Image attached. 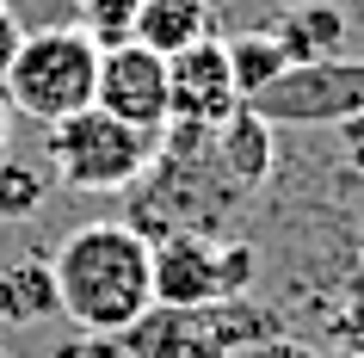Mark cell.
Returning a JSON list of instances; mask_svg holds the SVG:
<instances>
[{
	"label": "cell",
	"mask_w": 364,
	"mask_h": 358,
	"mask_svg": "<svg viewBox=\"0 0 364 358\" xmlns=\"http://www.w3.org/2000/svg\"><path fill=\"white\" fill-rule=\"evenodd\" d=\"M340 334L352 339V346H364V272H352V284H346V309H340Z\"/></svg>",
	"instance_id": "obj_17"
},
{
	"label": "cell",
	"mask_w": 364,
	"mask_h": 358,
	"mask_svg": "<svg viewBox=\"0 0 364 358\" xmlns=\"http://www.w3.org/2000/svg\"><path fill=\"white\" fill-rule=\"evenodd\" d=\"M99 87V43L80 31V25H43V31H25L6 75H0V93L13 105V117H31V124H62L93 105Z\"/></svg>",
	"instance_id": "obj_2"
},
{
	"label": "cell",
	"mask_w": 364,
	"mask_h": 358,
	"mask_svg": "<svg viewBox=\"0 0 364 358\" xmlns=\"http://www.w3.org/2000/svg\"><path fill=\"white\" fill-rule=\"evenodd\" d=\"M216 161H223V173H229L241 191L266 186L272 179V124L266 117H253L247 105L229 117V124H216Z\"/></svg>",
	"instance_id": "obj_10"
},
{
	"label": "cell",
	"mask_w": 364,
	"mask_h": 358,
	"mask_svg": "<svg viewBox=\"0 0 364 358\" xmlns=\"http://www.w3.org/2000/svg\"><path fill=\"white\" fill-rule=\"evenodd\" d=\"M340 31H346L340 13H333V6H315V13H303L278 43H284L290 62H321V56H340Z\"/></svg>",
	"instance_id": "obj_14"
},
{
	"label": "cell",
	"mask_w": 364,
	"mask_h": 358,
	"mask_svg": "<svg viewBox=\"0 0 364 358\" xmlns=\"http://www.w3.org/2000/svg\"><path fill=\"white\" fill-rule=\"evenodd\" d=\"M117 339H124L130 358H229L210 327V309H161L154 302L149 315L136 327H124Z\"/></svg>",
	"instance_id": "obj_8"
},
{
	"label": "cell",
	"mask_w": 364,
	"mask_h": 358,
	"mask_svg": "<svg viewBox=\"0 0 364 358\" xmlns=\"http://www.w3.org/2000/svg\"><path fill=\"white\" fill-rule=\"evenodd\" d=\"M50 358H130V352H124V339H117V334H80V327H75L62 346H50Z\"/></svg>",
	"instance_id": "obj_16"
},
{
	"label": "cell",
	"mask_w": 364,
	"mask_h": 358,
	"mask_svg": "<svg viewBox=\"0 0 364 358\" xmlns=\"http://www.w3.org/2000/svg\"><path fill=\"white\" fill-rule=\"evenodd\" d=\"M253 117L272 130H340L346 117H364V62L321 56V62H290L284 75L247 99Z\"/></svg>",
	"instance_id": "obj_5"
},
{
	"label": "cell",
	"mask_w": 364,
	"mask_h": 358,
	"mask_svg": "<svg viewBox=\"0 0 364 358\" xmlns=\"http://www.w3.org/2000/svg\"><path fill=\"white\" fill-rule=\"evenodd\" d=\"M235 358H315V352L296 346V339H284V334H272V339H259V346H247V352H235Z\"/></svg>",
	"instance_id": "obj_18"
},
{
	"label": "cell",
	"mask_w": 364,
	"mask_h": 358,
	"mask_svg": "<svg viewBox=\"0 0 364 358\" xmlns=\"http://www.w3.org/2000/svg\"><path fill=\"white\" fill-rule=\"evenodd\" d=\"M19 38H25V25H19V13L0 0V75H6V62H13V50H19Z\"/></svg>",
	"instance_id": "obj_19"
},
{
	"label": "cell",
	"mask_w": 364,
	"mask_h": 358,
	"mask_svg": "<svg viewBox=\"0 0 364 358\" xmlns=\"http://www.w3.org/2000/svg\"><path fill=\"white\" fill-rule=\"evenodd\" d=\"M6 142H13V105H6V93H0V154H6Z\"/></svg>",
	"instance_id": "obj_21"
},
{
	"label": "cell",
	"mask_w": 364,
	"mask_h": 358,
	"mask_svg": "<svg viewBox=\"0 0 364 358\" xmlns=\"http://www.w3.org/2000/svg\"><path fill=\"white\" fill-rule=\"evenodd\" d=\"M340 136H346V149H352V161H364V117H346Z\"/></svg>",
	"instance_id": "obj_20"
},
{
	"label": "cell",
	"mask_w": 364,
	"mask_h": 358,
	"mask_svg": "<svg viewBox=\"0 0 364 358\" xmlns=\"http://www.w3.org/2000/svg\"><path fill=\"white\" fill-rule=\"evenodd\" d=\"M229 50V75H235V87H241V105H247L259 87H272V80L290 68V56H284V43L278 38H266V31H247V38H235V43H223Z\"/></svg>",
	"instance_id": "obj_12"
},
{
	"label": "cell",
	"mask_w": 364,
	"mask_h": 358,
	"mask_svg": "<svg viewBox=\"0 0 364 358\" xmlns=\"http://www.w3.org/2000/svg\"><path fill=\"white\" fill-rule=\"evenodd\" d=\"M253 247L223 241V235H161L149 241L154 302L161 309H216L235 302L253 284Z\"/></svg>",
	"instance_id": "obj_4"
},
{
	"label": "cell",
	"mask_w": 364,
	"mask_h": 358,
	"mask_svg": "<svg viewBox=\"0 0 364 358\" xmlns=\"http://www.w3.org/2000/svg\"><path fill=\"white\" fill-rule=\"evenodd\" d=\"M43 198H50V173L0 154V223H31L43 210Z\"/></svg>",
	"instance_id": "obj_13"
},
{
	"label": "cell",
	"mask_w": 364,
	"mask_h": 358,
	"mask_svg": "<svg viewBox=\"0 0 364 358\" xmlns=\"http://www.w3.org/2000/svg\"><path fill=\"white\" fill-rule=\"evenodd\" d=\"M154 142L161 136H142L130 124H117L112 112H87L62 117L43 130V154H50V179H62L68 191H136V179L149 173Z\"/></svg>",
	"instance_id": "obj_3"
},
{
	"label": "cell",
	"mask_w": 364,
	"mask_h": 358,
	"mask_svg": "<svg viewBox=\"0 0 364 358\" xmlns=\"http://www.w3.org/2000/svg\"><path fill=\"white\" fill-rule=\"evenodd\" d=\"M68 6H75L80 31L105 50V43H124V38H130V19H136L142 0H68Z\"/></svg>",
	"instance_id": "obj_15"
},
{
	"label": "cell",
	"mask_w": 364,
	"mask_h": 358,
	"mask_svg": "<svg viewBox=\"0 0 364 358\" xmlns=\"http://www.w3.org/2000/svg\"><path fill=\"white\" fill-rule=\"evenodd\" d=\"M56 315V278L50 260H13L0 265V321L6 327H38Z\"/></svg>",
	"instance_id": "obj_11"
},
{
	"label": "cell",
	"mask_w": 364,
	"mask_h": 358,
	"mask_svg": "<svg viewBox=\"0 0 364 358\" xmlns=\"http://www.w3.org/2000/svg\"><path fill=\"white\" fill-rule=\"evenodd\" d=\"M56 315H68L80 334H124L154 309L149 241L130 223H87L56 247Z\"/></svg>",
	"instance_id": "obj_1"
},
{
	"label": "cell",
	"mask_w": 364,
	"mask_h": 358,
	"mask_svg": "<svg viewBox=\"0 0 364 358\" xmlns=\"http://www.w3.org/2000/svg\"><path fill=\"white\" fill-rule=\"evenodd\" d=\"M167 99H173V124H192V130H216L241 112V87L229 75V50L216 38L192 43L167 56Z\"/></svg>",
	"instance_id": "obj_7"
},
{
	"label": "cell",
	"mask_w": 364,
	"mask_h": 358,
	"mask_svg": "<svg viewBox=\"0 0 364 358\" xmlns=\"http://www.w3.org/2000/svg\"><path fill=\"white\" fill-rule=\"evenodd\" d=\"M130 38L154 56H179L210 38V0H142L130 19Z\"/></svg>",
	"instance_id": "obj_9"
},
{
	"label": "cell",
	"mask_w": 364,
	"mask_h": 358,
	"mask_svg": "<svg viewBox=\"0 0 364 358\" xmlns=\"http://www.w3.org/2000/svg\"><path fill=\"white\" fill-rule=\"evenodd\" d=\"M93 105H99V112H112L117 124L142 130V136H161V130L173 124L167 56L142 50L136 38L105 43V50H99V87H93Z\"/></svg>",
	"instance_id": "obj_6"
}]
</instances>
